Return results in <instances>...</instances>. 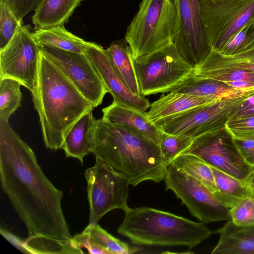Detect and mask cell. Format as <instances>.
<instances>
[{"instance_id":"6da1fadb","label":"cell","mask_w":254,"mask_h":254,"mask_svg":"<svg viewBox=\"0 0 254 254\" xmlns=\"http://www.w3.org/2000/svg\"><path fill=\"white\" fill-rule=\"evenodd\" d=\"M0 179L29 237L72 241L62 208L63 191L47 178L32 149L8 122H0Z\"/></svg>"},{"instance_id":"7a4b0ae2","label":"cell","mask_w":254,"mask_h":254,"mask_svg":"<svg viewBox=\"0 0 254 254\" xmlns=\"http://www.w3.org/2000/svg\"><path fill=\"white\" fill-rule=\"evenodd\" d=\"M90 153L136 186L145 181L164 180L169 164L160 146L130 128L97 120Z\"/></svg>"},{"instance_id":"3957f363","label":"cell","mask_w":254,"mask_h":254,"mask_svg":"<svg viewBox=\"0 0 254 254\" xmlns=\"http://www.w3.org/2000/svg\"><path fill=\"white\" fill-rule=\"evenodd\" d=\"M46 146L62 149L74 124L94 107L40 51L37 82L31 92Z\"/></svg>"},{"instance_id":"277c9868","label":"cell","mask_w":254,"mask_h":254,"mask_svg":"<svg viewBox=\"0 0 254 254\" xmlns=\"http://www.w3.org/2000/svg\"><path fill=\"white\" fill-rule=\"evenodd\" d=\"M134 244L186 246L190 250L213 233L204 223L148 207L129 209L118 229Z\"/></svg>"},{"instance_id":"5b68a950","label":"cell","mask_w":254,"mask_h":254,"mask_svg":"<svg viewBox=\"0 0 254 254\" xmlns=\"http://www.w3.org/2000/svg\"><path fill=\"white\" fill-rule=\"evenodd\" d=\"M175 22L176 11L172 0H142L125 35L133 58L172 43Z\"/></svg>"},{"instance_id":"8992f818","label":"cell","mask_w":254,"mask_h":254,"mask_svg":"<svg viewBox=\"0 0 254 254\" xmlns=\"http://www.w3.org/2000/svg\"><path fill=\"white\" fill-rule=\"evenodd\" d=\"M141 95L167 93L193 75L194 67L170 43L149 54L134 59Z\"/></svg>"},{"instance_id":"52a82bcc","label":"cell","mask_w":254,"mask_h":254,"mask_svg":"<svg viewBox=\"0 0 254 254\" xmlns=\"http://www.w3.org/2000/svg\"><path fill=\"white\" fill-rule=\"evenodd\" d=\"M253 95L254 90L233 98L192 108L159 120L154 124L167 133L194 138L225 127L227 121L236 115L241 105Z\"/></svg>"},{"instance_id":"ba28073f","label":"cell","mask_w":254,"mask_h":254,"mask_svg":"<svg viewBox=\"0 0 254 254\" xmlns=\"http://www.w3.org/2000/svg\"><path fill=\"white\" fill-rule=\"evenodd\" d=\"M90 206L89 225H94L107 212L130 208L127 204L129 182L124 175L96 158L85 171Z\"/></svg>"},{"instance_id":"9c48e42d","label":"cell","mask_w":254,"mask_h":254,"mask_svg":"<svg viewBox=\"0 0 254 254\" xmlns=\"http://www.w3.org/2000/svg\"><path fill=\"white\" fill-rule=\"evenodd\" d=\"M183 153L194 154L210 166L254 186L253 168L244 160L226 127L194 138Z\"/></svg>"},{"instance_id":"30bf717a","label":"cell","mask_w":254,"mask_h":254,"mask_svg":"<svg viewBox=\"0 0 254 254\" xmlns=\"http://www.w3.org/2000/svg\"><path fill=\"white\" fill-rule=\"evenodd\" d=\"M201 14L211 50L219 52L254 17V0H203Z\"/></svg>"},{"instance_id":"8fae6325","label":"cell","mask_w":254,"mask_h":254,"mask_svg":"<svg viewBox=\"0 0 254 254\" xmlns=\"http://www.w3.org/2000/svg\"><path fill=\"white\" fill-rule=\"evenodd\" d=\"M202 0H172L176 11L172 43L194 67L211 50L202 18Z\"/></svg>"},{"instance_id":"7c38bea8","label":"cell","mask_w":254,"mask_h":254,"mask_svg":"<svg viewBox=\"0 0 254 254\" xmlns=\"http://www.w3.org/2000/svg\"><path fill=\"white\" fill-rule=\"evenodd\" d=\"M166 190H172L190 214L202 223L231 220L229 208L222 204L205 185L177 169L168 166L164 179Z\"/></svg>"},{"instance_id":"4fadbf2b","label":"cell","mask_w":254,"mask_h":254,"mask_svg":"<svg viewBox=\"0 0 254 254\" xmlns=\"http://www.w3.org/2000/svg\"><path fill=\"white\" fill-rule=\"evenodd\" d=\"M30 25H19L7 45L0 51V79L18 81L30 92L37 80L40 48Z\"/></svg>"},{"instance_id":"5bb4252c","label":"cell","mask_w":254,"mask_h":254,"mask_svg":"<svg viewBox=\"0 0 254 254\" xmlns=\"http://www.w3.org/2000/svg\"><path fill=\"white\" fill-rule=\"evenodd\" d=\"M41 52L73 83L94 108L102 104L109 91L85 54L43 46Z\"/></svg>"},{"instance_id":"9a60e30c","label":"cell","mask_w":254,"mask_h":254,"mask_svg":"<svg viewBox=\"0 0 254 254\" xmlns=\"http://www.w3.org/2000/svg\"><path fill=\"white\" fill-rule=\"evenodd\" d=\"M85 54L98 72L105 85L113 97V102L145 112L150 104L143 96L133 94L125 85L112 67L105 50L98 44L88 42Z\"/></svg>"},{"instance_id":"2e32d148","label":"cell","mask_w":254,"mask_h":254,"mask_svg":"<svg viewBox=\"0 0 254 254\" xmlns=\"http://www.w3.org/2000/svg\"><path fill=\"white\" fill-rule=\"evenodd\" d=\"M72 241L77 248L86 249L91 254H130L141 250L113 237L98 223L88 224Z\"/></svg>"},{"instance_id":"e0dca14e","label":"cell","mask_w":254,"mask_h":254,"mask_svg":"<svg viewBox=\"0 0 254 254\" xmlns=\"http://www.w3.org/2000/svg\"><path fill=\"white\" fill-rule=\"evenodd\" d=\"M103 119L133 129L159 145L161 130L148 118L146 113L113 102L102 109Z\"/></svg>"},{"instance_id":"ac0fdd59","label":"cell","mask_w":254,"mask_h":254,"mask_svg":"<svg viewBox=\"0 0 254 254\" xmlns=\"http://www.w3.org/2000/svg\"><path fill=\"white\" fill-rule=\"evenodd\" d=\"M215 233L219 240L212 254H254V224L240 226L227 221Z\"/></svg>"},{"instance_id":"d6986e66","label":"cell","mask_w":254,"mask_h":254,"mask_svg":"<svg viewBox=\"0 0 254 254\" xmlns=\"http://www.w3.org/2000/svg\"><path fill=\"white\" fill-rule=\"evenodd\" d=\"M218 101L220 100L171 91L152 103L146 115L148 119L154 123L162 119Z\"/></svg>"},{"instance_id":"ffe728a7","label":"cell","mask_w":254,"mask_h":254,"mask_svg":"<svg viewBox=\"0 0 254 254\" xmlns=\"http://www.w3.org/2000/svg\"><path fill=\"white\" fill-rule=\"evenodd\" d=\"M96 121L90 111L74 124L62 147L67 157L77 159L83 163L84 157L90 153Z\"/></svg>"},{"instance_id":"44dd1931","label":"cell","mask_w":254,"mask_h":254,"mask_svg":"<svg viewBox=\"0 0 254 254\" xmlns=\"http://www.w3.org/2000/svg\"><path fill=\"white\" fill-rule=\"evenodd\" d=\"M82 0H42L32 17L36 29L64 25Z\"/></svg>"},{"instance_id":"7402d4cb","label":"cell","mask_w":254,"mask_h":254,"mask_svg":"<svg viewBox=\"0 0 254 254\" xmlns=\"http://www.w3.org/2000/svg\"><path fill=\"white\" fill-rule=\"evenodd\" d=\"M252 91L245 92L223 81L198 78L192 75L173 91L224 100L239 96Z\"/></svg>"},{"instance_id":"603a6c76","label":"cell","mask_w":254,"mask_h":254,"mask_svg":"<svg viewBox=\"0 0 254 254\" xmlns=\"http://www.w3.org/2000/svg\"><path fill=\"white\" fill-rule=\"evenodd\" d=\"M108 58L125 85L134 95L141 94L134 67L133 57L128 45L122 41L113 42L105 50Z\"/></svg>"},{"instance_id":"cb8c5ba5","label":"cell","mask_w":254,"mask_h":254,"mask_svg":"<svg viewBox=\"0 0 254 254\" xmlns=\"http://www.w3.org/2000/svg\"><path fill=\"white\" fill-rule=\"evenodd\" d=\"M38 45L85 54L88 42L76 36L65 29L64 25L48 28L36 29L32 33Z\"/></svg>"},{"instance_id":"d4e9b609","label":"cell","mask_w":254,"mask_h":254,"mask_svg":"<svg viewBox=\"0 0 254 254\" xmlns=\"http://www.w3.org/2000/svg\"><path fill=\"white\" fill-rule=\"evenodd\" d=\"M211 167L217 188L214 194L219 201L227 207L230 209L242 199L254 195V186L252 185Z\"/></svg>"},{"instance_id":"484cf974","label":"cell","mask_w":254,"mask_h":254,"mask_svg":"<svg viewBox=\"0 0 254 254\" xmlns=\"http://www.w3.org/2000/svg\"><path fill=\"white\" fill-rule=\"evenodd\" d=\"M170 164L203 183L213 193L217 191L211 166L198 156L190 153H183Z\"/></svg>"},{"instance_id":"4316f807","label":"cell","mask_w":254,"mask_h":254,"mask_svg":"<svg viewBox=\"0 0 254 254\" xmlns=\"http://www.w3.org/2000/svg\"><path fill=\"white\" fill-rule=\"evenodd\" d=\"M195 67L237 68L254 72V49L231 56L224 55L211 50L206 58Z\"/></svg>"},{"instance_id":"83f0119b","label":"cell","mask_w":254,"mask_h":254,"mask_svg":"<svg viewBox=\"0 0 254 254\" xmlns=\"http://www.w3.org/2000/svg\"><path fill=\"white\" fill-rule=\"evenodd\" d=\"M25 254H83L70 242L60 241L46 237L31 236L25 241Z\"/></svg>"},{"instance_id":"f1b7e54d","label":"cell","mask_w":254,"mask_h":254,"mask_svg":"<svg viewBox=\"0 0 254 254\" xmlns=\"http://www.w3.org/2000/svg\"><path fill=\"white\" fill-rule=\"evenodd\" d=\"M21 85L11 78L0 79V122H8L11 115L21 106Z\"/></svg>"},{"instance_id":"f546056e","label":"cell","mask_w":254,"mask_h":254,"mask_svg":"<svg viewBox=\"0 0 254 254\" xmlns=\"http://www.w3.org/2000/svg\"><path fill=\"white\" fill-rule=\"evenodd\" d=\"M193 76L215 79L225 82L247 81L254 82V72L237 68H203L195 67Z\"/></svg>"},{"instance_id":"4dcf8cb0","label":"cell","mask_w":254,"mask_h":254,"mask_svg":"<svg viewBox=\"0 0 254 254\" xmlns=\"http://www.w3.org/2000/svg\"><path fill=\"white\" fill-rule=\"evenodd\" d=\"M254 49V17L218 52L231 56Z\"/></svg>"},{"instance_id":"1f68e13d","label":"cell","mask_w":254,"mask_h":254,"mask_svg":"<svg viewBox=\"0 0 254 254\" xmlns=\"http://www.w3.org/2000/svg\"><path fill=\"white\" fill-rule=\"evenodd\" d=\"M193 139L190 136L171 134L161 130L159 146L168 163L169 164L183 153L190 146Z\"/></svg>"},{"instance_id":"d6a6232c","label":"cell","mask_w":254,"mask_h":254,"mask_svg":"<svg viewBox=\"0 0 254 254\" xmlns=\"http://www.w3.org/2000/svg\"><path fill=\"white\" fill-rule=\"evenodd\" d=\"M20 22L7 0H0V51L4 49L13 37Z\"/></svg>"},{"instance_id":"836d02e7","label":"cell","mask_w":254,"mask_h":254,"mask_svg":"<svg viewBox=\"0 0 254 254\" xmlns=\"http://www.w3.org/2000/svg\"><path fill=\"white\" fill-rule=\"evenodd\" d=\"M226 128L234 138H254V115L233 116L225 125Z\"/></svg>"},{"instance_id":"e575fe53","label":"cell","mask_w":254,"mask_h":254,"mask_svg":"<svg viewBox=\"0 0 254 254\" xmlns=\"http://www.w3.org/2000/svg\"><path fill=\"white\" fill-rule=\"evenodd\" d=\"M229 215L234 224L240 226L254 224V196H247L229 209Z\"/></svg>"},{"instance_id":"d590c367","label":"cell","mask_w":254,"mask_h":254,"mask_svg":"<svg viewBox=\"0 0 254 254\" xmlns=\"http://www.w3.org/2000/svg\"><path fill=\"white\" fill-rule=\"evenodd\" d=\"M18 19L23 18L29 12L35 10L42 0H7Z\"/></svg>"},{"instance_id":"8d00e7d4","label":"cell","mask_w":254,"mask_h":254,"mask_svg":"<svg viewBox=\"0 0 254 254\" xmlns=\"http://www.w3.org/2000/svg\"><path fill=\"white\" fill-rule=\"evenodd\" d=\"M235 144L246 162L254 167V138L238 139L234 138Z\"/></svg>"},{"instance_id":"74e56055","label":"cell","mask_w":254,"mask_h":254,"mask_svg":"<svg viewBox=\"0 0 254 254\" xmlns=\"http://www.w3.org/2000/svg\"><path fill=\"white\" fill-rule=\"evenodd\" d=\"M254 115V95L248 98L240 106L234 116Z\"/></svg>"},{"instance_id":"f35d334b","label":"cell","mask_w":254,"mask_h":254,"mask_svg":"<svg viewBox=\"0 0 254 254\" xmlns=\"http://www.w3.org/2000/svg\"><path fill=\"white\" fill-rule=\"evenodd\" d=\"M253 179L254 186V167L253 168Z\"/></svg>"},{"instance_id":"ab89813d","label":"cell","mask_w":254,"mask_h":254,"mask_svg":"<svg viewBox=\"0 0 254 254\" xmlns=\"http://www.w3.org/2000/svg\"><path fill=\"white\" fill-rule=\"evenodd\" d=\"M253 189H254V186L253 187Z\"/></svg>"}]
</instances>
